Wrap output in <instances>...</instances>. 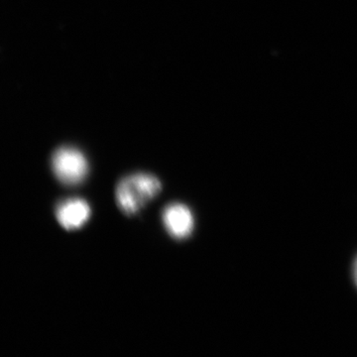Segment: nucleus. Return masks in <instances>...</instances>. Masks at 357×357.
Here are the masks:
<instances>
[{"instance_id": "4", "label": "nucleus", "mask_w": 357, "mask_h": 357, "mask_svg": "<svg viewBox=\"0 0 357 357\" xmlns=\"http://www.w3.org/2000/svg\"><path fill=\"white\" fill-rule=\"evenodd\" d=\"M91 215L89 204L82 199H70L59 204L56 218L64 229L74 230L83 227Z\"/></svg>"}, {"instance_id": "2", "label": "nucleus", "mask_w": 357, "mask_h": 357, "mask_svg": "<svg viewBox=\"0 0 357 357\" xmlns=\"http://www.w3.org/2000/svg\"><path fill=\"white\" fill-rule=\"evenodd\" d=\"M54 174L63 184L74 185L83 182L88 174V161L79 150L62 147L52 157Z\"/></svg>"}, {"instance_id": "5", "label": "nucleus", "mask_w": 357, "mask_h": 357, "mask_svg": "<svg viewBox=\"0 0 357 357\" xmlns=\"http://www.w3.org/2000/svg\"><path fill=\"white\" fill-rule=\"evenodd\" d=\"M354 272H356V283H357V261L356 264V269H354Z\"/></svg>"}, {"instance_id": "3", "label": "nucleus", "mask_w": 357, "mask_h": 357, "mask_svg": "<svg viewBox=\"0 0 357 357\" xmlns=\"http://www.w3.org/2000/svg\"><path fill=\"white\" fill-rule=\"evenodd\" d=\"M163 222L169 234L177 239L187 238L194 229L191 211L182 204L167 206L163 213Z\"/></svg>"}, {"instance_id": "1", "label": "nucleus", "mask_w": 357, "mask_h": 357, "mask_svg": "<svg viewBox=\"0 0 357 357\" xmlns=\"http://www.w3.org/2000/svg\"><path fill=\"white\" fill-rule=\"evenodd\" d=\"M161 190L158 178L150 174H134L122 178L115 192L117 204L126 215L137 213Z\"/></svg>"}]
</instances>
